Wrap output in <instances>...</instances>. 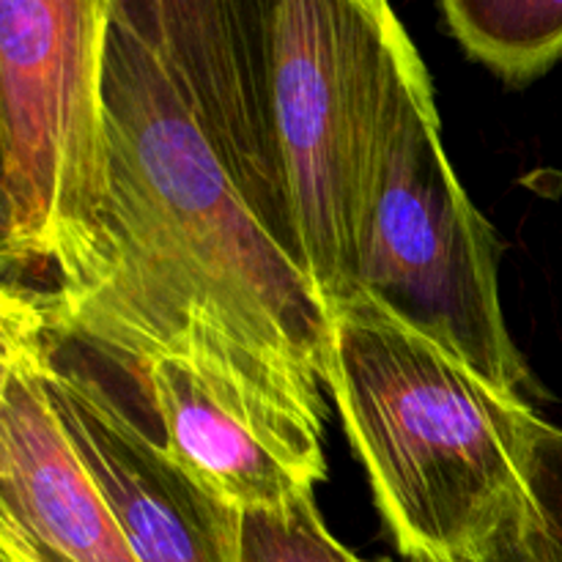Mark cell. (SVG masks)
Instances as JSON below:
<instances>
[{
  "label": "cell",
  "instance_id": "obj_9",
  "mask_svg": "<svg viewBox=\"0 0 562 562\" xmlns=\"http://www.w3.org/2000/svg\"><path fill=\"white\" fill-rule=\"evenodd\" d=\"M47 395L140 562H245V514L170 459L97 376L49 360Z\"/></svg>",
  "mask_w": 562,
  "mask_h": 562
},
{
  "label": "cell",
  "instance_id": "obj_10",
  "mask_svg": "<svg viewBox=\"0 0 562 562\" xmlns=\"http://www.w3.org/2000/svg\"><path fill=\"white\" fill-rule=\"evenodd\" d=\"M450 33L510 82L541 77L562 60V0H439Z\"/></svg>",
  "mask_w": 562,
  "mask_h": 562
},
{
  "label": "cell",
  "instance_id": "obj_1",
  "mask_svg": "<svg viewBox=\"0 0 562 562\" xmlns=\"http://www.w3.org/2000/svg\"><path fill=\"white\" fill-rule=\"evenodd\" d=\"M110 203L97 269L38 294L55 338L126 371L187 329L228 338L322 390L329 311L274 236L162 60L110 22L104 64Z\"/></svg>",
  "mask_w": 562,
  "mask_h": 562
},
{
  "label": "cell",
  "instance_id": "obj_11",
  "mask_svg": "<svg viewBox=\"0 0 562 562\" xmlns=\"http://www.w3.org/2000/svg\"><path fill=\"white\" fill-rule=\"evenodd\" d=\"M245 562H368L346 549L318 514L316 494L283 508L247 510L241 519Z\"/></svg>",
  "mask_w": 562,
  "mask_h": 562
},
{
  "label": "cell",
  "instance_id": "obj_7",
  "mask_svg": "<svg viewBox=\"0 0 562 562\" xmlns=\"http://www.w3.org/2000/svg\"><path fill=\"white\" fill-rule=\"evenodd\" d=\"M47 316L27 285L0 296V558L140 562L47 395Z\"/></svg>",
  "mask_w": 562,
  "mask_h": 562
},
{
  "label": "cell",
  "instance_id": "obj_13",
  "mask_svg": "<svg viewBox=\"0 0 562 562\" xmlns=\"http://www.w3.org/2000/svg\"><path fill=\"white\" fill-rule=\"evenodd\" d=\"M459 562H554L527 494L477 543L475 552Z\"/></svg>",
  "mask_w": 562,
  "mask_h": 562
},
{
  "label": "cell",
  "instance_id": "obj_8",
  "mask_svg": "<svg viewBox=\"0 0 562 562\" xmlns=\"http://www.w3.org/2000/svg\"><path fill=\"white\" fill-rule=\"evenodd\" d=\"M272 11L274 0H115L113 20L162 60L256 212L294 252L267 126Z\"/></svg>",
  "mask_w": 562,
  "mask_h": 562
},
{
  "label": "cell",
  "instance_id": "obj_6",
  "mask_svg": "<svg viewBox=\"0 0 562 562\" xmlns=\"http://www.w3.org/2000/svg\"><path fill=\"white\" fill-rule=\"evenodd\" d=\"M130 373L170 459L241 514L283 508L327 477L322 390L245 346L187 329Z\"/></svg>",
  "mask_w": 562,
  "mask_h": 562
},
{
  "label": "cell",
  "instance_id": "obj_3",
  "mask_svg": "<svg viewBox=\"0 0 562 562\" xmlns=\"http://www.w3.org/2000/svg\"><path fill=\"white\" fill-rule=\"evenodd\" d=\"M355 283L357 300L437 340L503 393L530 387L499 296V241L450 165L431 77L409 36L373 137Z\"/></svg>",
  "mask_w": 562,
  "mask_h": 562
},
{
  "label": "cell",
  "instance_id": "obj_15",
  "mask_svg": "<svg viewBox=\"0 0 562 562\" xmlns=\"http://www.w3.org/2000/svg\"><path fill=\"white\" fill-rule=\"evenodd\" d=\"M0 562H9V560H3V558H0Z\"/></svg>",
  "mask_w": 562,
  "mask_h": 562
},
{
  "label": "cell",
  "instance_id": "obj_4",
  "mask_svg": "<svg viewBox=\"0 0 562 562\" xmlns=\"http://www.w3.org/2000/svg\"><path fill=\"white\" fill-rule=\"evenodd\" d=\"M115 0H0V261L5 283H86L104 245V64Z\"/></svg>",
  "mask_w": 562,
  "mask_h": 562
},
{
  "label": "cell",
  "instance_id": "obj_5",
  "mask_svg": "<svg viewBox=\"0 0 562 562\" xmlns=\"http://www.w3.org/2000/svg\"><path fill=\"white\" fill-rule=\"evenodd\" d=\"M406 36L390 0H274L269 143L291 245L329 316L357 300L362 190Z\"/></svg>",
  "mask_w": 562,
  "mask_h": 562
},
{
  "label": "cell",
  "instance_id": "obj_12",
  "mask_svg": "<svg viewBox=\"0 0 562 562\" xmlns=\"http://www.w3.org/2000/svg\"><path fill=\"white\" fill-rule=\"evenodd\" d=\"M525 488L547 538L549 554L562 562V428L541 420L525 467Z\"/></svg>",
  "mask_w": 562,
  "mask_h": 562
},
{
  "label": "cell",
  "instance_id": "obj_14",
  "mask_svg": "<svg viewBox=\"0 0 562 562\" xmlns=\"http://www.w3.org/2000/svg\"><path fill=\"white\" fill-rule=\"evenodd\" d=\"M373 562H406V560H390V558H384V560H373Z\"/></svg>",
  "mask_w": 562,
  "mask_h": 562
},
{
  "label": "cell",
  "instance_id": "obj_2",
  "mask_svg": "<svg viewBox=\"0 0 562 562\" xmlns=\"http://www.w3.org/2000/svg\"><path fill=\"white\" fill-rule=\"evenodd\" d=\"M324 387L406 562L470 558L527 494L530 401L371 300L329 316Z\"/></svg>",
  "mask_w": 562,
  "mask_h": 562
}]
</instances>
